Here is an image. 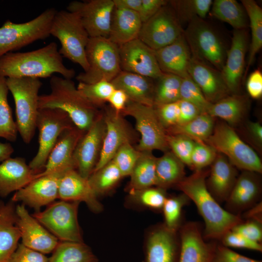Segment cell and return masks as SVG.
Segmentation results:
<instances>
[{"mask_svg": "<svg viewBox=\"0 0 262 262\" xmlns=\"http://www.w3.org/2000/svg\"><path fill=\"white\" fill-rule=\"evenodd\" d=\"M208 172L200 170L185 177L176 186L195 204L205 223L204 238L219 239L234 226L243 221L240 215L223 208L208 190Z\"/></svg>", "mask_w": 262, "mask_h": 262, "instance_id": "obj_1", "label": "cell"}, {"mask_svg": "<svg viewBox=\"0 0 262 262\" xmlns=\"http://www.w3.org/2000/svg\"><path fill=\"white\" fill-rule=\"evenodd\" d=\"M55 73L67 79L75 76L73 69L64 65L55 42L31 51L9 52L0 58V76L6 78H46Z\"/></svg>", "mask_w": 262, "mask_h": 262, "instance_id": "obj_2", "label": "cell"}, {"mask_svg": "<svg viewBox=\"0 0 262 262\" xmlns=\"http://www.w3.org/2000/svg\"><path fill=\"white\" fill-rule=\"evenodd\" d=\"M50 92L39 95V109H58L65 112L74 124L86 132L101 112L76 87L72 79L56 76L50 80Z\"/></svg>", "mask_w": 262, "mask_h": 262, "instance_id": "obj_3", "label": "cell"}, {"mask_svg": "<svg viewBox=\"0 0 262 262\" xmlns=\"http://www.w3.org/2000/svg\"><path fill=\"white\" fill-rule=\"evenodd\" d=\"M6 83L15 103L16 123L23 142L29 144L36 129L39 91L42 82L38 78H7Z\"/></svg>", "mask_w": 262, "mask_h": 262, "instance_id": "obj_4", "label": "cell"}, {"mask_svg": "<svg viewBox=\"0 0 262 262\" xmlns=\"http://www.w3.org/2000/svg\"><path fill=\"white\" fill-rule=\"evenodd\" d=\"M50 34L59 40L61 45L59 52L62 57L79 65L84 71L88 69L85 49L90 37L76 13L57 11Z\"/></svg>", "mask_w": 262, "mask_h": 262, "instance_id": "obj_5", "label": "cell"}, {"mask_svg": "<svg viewBox=\"0 0 262 262\" xmlns=\"http://www.w3.org/2000/svg\"><path fill=\"white\" fill-rule=\"evenodd\" d=\"M88 68L76 78L80 82H111L121 71L119 47L103 37H90L85 49Z\"/></svg>", "mask_w": 262, "mask_h": 262, "instance_id": "obj_6", "label": "cell"}, {"mask_svg": "<svg viewBox=\"0 0 262 262\" xmlns=\"http://www.w3.org/2000/svg\"><path fill=\"white\" fill-rule=\"evenodd\" d=\"M204 142L217 152L224 155L236 168L262 173V163L260 157L228 124L216 125L212 135Z\"/></svg>", "mask_w": 262, "mask_h": 262, "instance_id": "obj_7", "label": "cell"}, {"mask_svg": "<svg viewBox=\"0 0 262 262\" xmlns=\"http://www.w3.org/2000/svg\"><path fill=\"white\" fill-rule=\"evenodd\" d=\"M57 11L54 8H48L34 19L22 23L6 21L0 27V58L36 41L49 37Z\"/></svg>", "mask_w": 262, "mask_h": 262, "instance_id": "obj_8", "label": "cell"}, {"mask_svg": "<svg viewBox=\"0 0 262 262\" xmlns=\"http://www.w3.org/2000/svg\"><path fill=\"white\" fill-rule=\"evenodd\" d=\"M183 34L192 57L221 71L227 51L220 37L203 19L195 17L188 22Z\"/></svg>", "mask_w": 262, "mask_h": 262, "instance_id": "obj_9", "label": "cell"}, {"mask_svg": "<svg viewBox=\"0 0 262 262\" xmlns=\"http://www.w3.org/2000/svg\"><path fill=\"white\" fill-rule=\"evenodd\" d=\"M75 125L68 115L58 109H39L36 121L38 130L39 147L29 166L33 172H42L49 156L60 134L66 129Z\"/></svg>", "mask_w": 262, "mask_h": 262, "instance_id": "obj_10", "label": "cell"}, {"mask_svg": "<svg viewBox=\"0 0 262 262\" xmlns=\"http://www.w3.org/2000/svg\"><path fill=\"white\" fill-rule=\"evenodd\" d=\"M133 117L140 138L136 148L139 151L158 150L165 152L169 148L167 133L162 125L154 106H148L129 100L121 113Z\"/></svg>", "mask_w": 262, "mask_h": 262, "instance_id": "obj_11", "label": "cell"}, {"mask_svg": "<svg viewBox=\"0 0 262 262\" xmlns=\"http://www.w3.org/2000/svg\"><path fill=\"white\" fill-rule=\"evenodd\" d=\"M79 202L61 200L32 214L41 225L63 242H83L78 221Z\"/></svg>", "mask_w": 262, "mask_h": 262, "instance_id": "obj_12", "label": "cell"}, {"mask_svg": "<svg viewBox=\"0 0 262 262\" xmlns=\"http://www.w3.org/2000/svg\"><path fill=\"white\" fill-rule=\"evenodd\" d=\"M183 33L181 23L168 2L143 23L138 38L155 50L173 43Z\"/></svg>", "mask_w": 262, "mask_h": 262, "instance_id": "obj_13", "label": "cell"}, {"mask_svg": "<svg viewBox=\"0 0 262 262\" xmlns=\"http://www.w3.org/2000/svg\"><path fill=\"white\" fill-rule=\"evenodd\" d=\"M101 110L106 129L99 158L94 171L111 161L123 145L127 143L132 144L137 139L136 132L122 114L109 105H104Z\"/></svg>", "mask_w": 262, "mask_h": 262, "instance_id": "obj_14", "label": "cell"}, {"mask_svg": "<svg viewBox=\"0 0 262 262\" xmlns=\"http://www.w3.org/2000/svg\"><path fill=\"white\" fill-rule=\"evenodd\" d=\"M115 7L113 0L72 1L67 10L76 13L90 37H108Z\"/></svg>", "mask_w": 262, "mask_h": 262, "instance_id": "obj_15", "label": "cell"}, {"mask_svg": "<svg viewBox=\"0 0 262 262\" xmlns=\"http://www.w3.org/2000/svg\"><path fill=\"white\" fill-rule=\"evenodd\" d=\"M105 123L102 110L90 128L80 139L73 159L76 170L88 179L98 162L105 132Z\"/></svg>", "mask_w": 262, "mask_h": 262, "instance_id": "obj_16", "label": "cell"}, {"mask_svg": "<svg viewBox=\"0 0 262 262\" xmlns=\"http://www.w3.org/2000/svg\"><path fill=\"white\" fill-rule=\"evenodd\" d=\"M122 71L157 80L163 72L158 64L154 50L137 38L119 46Z\"/></svg>", "mask_w": 262, "mask_h": 262, "instance_id": "obj_17", "label": "cell"}, {"mask_svg": "<svg viewBox=\"0 0 262 262\" xmlns=\"http://www.w3.org/2000/svg\"><path fill=\"white\" fill-rule=\"evenodd\" d=\"M70 170V169H69ZM67 171H60L36 177L25 186L16 192L11 200L40 211L45 205L52 203L58 197L60 179Z\"/></svg>", "mask_w": 262, "mask_h": 262, "instance_id": "obj_18", "label": "cell"}, {"mask_svg": "<svg viewBox=\"0 0 262 262\" xmlns=\"http://www.w3.org/2000/svg\"><path fill=\"white\" fill-rule=\"evenodd\" d=\"M16 213L22 244L45 255L52 252L59 242L58 239L30 214L24 204L17 205Z\"/></svg>", "mask_w": 262, "mask_h": 262, "instance_id": "obj_19", "label": "cell"}, {"mask_svg": "<svg viewBox=\"0 0 262 262\" xmlns=\"http://www.w3.org/2000/svg\"><path fill=\"white\" fill-rule=\"evenodd\" d=\"M187 72L211 103L229 95L221 71L211 66L192 56Z\"/></svg>", "mask_w": 262, "mask_h": 262, "instance_id": "obj_20", "label": "cell"}, {"mask_svg": "<svg viewBox=\"0 0 262 262\" xmlns=\"http://www.w3.org/2000/svg\"><path fill=\"white\" fill-rule=\"evenodd\" d=\"M75 125L65 130L51 150L43 171L35 177L51 173L75 169L73 156L76 147L85 133Z\"/></svg>", "mask_w": 262, "mask_h": 262, "instance_id": "obj_21", "label": "cell"}, {"mask_svg": "<svg viewBox=\"0 0 262 262\" xmlns=\"http://www.w3.org/2000/svg\"><path fill=\"white\" fill-rule=\"evenodd\" d=\"M180 232L178 262H211L216 245L206 242L196 223H186Z\"/></svg>", "mask_w": 262, "mask_h": 262, "instance_id": "obj_22", "label": "cell"}, {"mask_svg": "<svg viewBox=\"0 0 262 262\" xmlns=\"http://www.w3.org/2000/svg\"><path fill=\"white\" fill-rule=\"evenodd\" d=\"M247 48V34L246 29L234 30L231 46L227 52L225 64L221 71L230 93H236L239 89Z\"/></svg>", "mask_w": 262, "mask_h": 262, "instance_id": "obj_23", "label": "cell"}, {"mask_svg": "<svg viewBox=\"0 0 262 262\" xmlns=\"http://www.w3.org/2000/svg\"><path fill=\"white\" fill-rule=\"evenodd\" d=\"M97 197L88 179L82 177L75 169L67 170L61 177L58 197L61 200L84 202L93 212L98 213L103 207Z\"/></svg>", "mask_w": 262, "mask_h": 262, "instance_id": "obj_24", "label": "cell"}, {"mask_svg": "<svg viewBox=\"0 0 262 262\" xmlns=\"http://www.w3.org/2000/svg\"><path fill=\"white\" fill-rule=\"evenodd\" d=\"M257 173L244 171L238 177L226 201L228 212L234 214L246 211L259 202L261 194L260 180Z\"/></svg>", "mask_w": 262, "mask_h": 262, "instance_id": "obj_25", "label": "cell"}, {"mask_svg": "<svg viewBox=\"0 0 262 262\" xmlns=\"http://www.w3.org/2000/svg\"><path fill=\"white\" fill-rule=\"evenodd\" d=\"M176 232L164 225L151 232L146 245L145 262H178L180 241Z\"/></svg>", "mask_w": 262, "mask_h": 262, "instance_id": "obj_26", "label": "cell"}, {"mask_svg": "<svg viewBox=\"0 0 262 262\" xmlns=\"http://www.w3.org/2000/svg\"><path fill=\"white\" fill-rule=\"evenodd\" d=\"M206 181L210 193L219 204L226 202L238 178L236 168L218 153Z\"/></svg>", "mask_w": 262, "mask_h": 262, "instance_id": "obj_27", "label": "cell"}, {"mask_svg": "<svg viewBox=\"0 0 262 262\" xmlns=\"http://www.w3.org/2000/svg\"><path fill=\"white\" fill-rule=\"evenodd\" d=\"M154 52L163 73L181 78L189 76L187 69L192 55L183 33L173 43L154 50Z\"/></svg>", "mask_w": 262, "mask_h": 262, "instance_id": "obj_28", "label": "cell"}, {"mask_svg": "<svg viewBox=\"0 0 262 262\" xmlns=\"http://www.w3.org/2000/svg\"><path fill=\"white\" fill-rule=\"evenodd\" d=\"M22 157H10L0 164V196L4 197L22 188L35 178Z\"/></svg>", "mask_w": 262, "mask_h": 262, "instance_id": "obj_29", "label": "cell"}, {"mask_svg": "<svg viewBox=\"0 0 262 262\" xmlns=\"http://www.w3.org/2000/svg\"><path fill=\"white\" fill-rule=\"evenodd\" d=\"M153 79L133 73L121 71L111 82L123 90L131 101L153 106L155 84Z\"/></svg>", "mask_w": 262, "mask_h": 262, "instance_id": "obj_30", "label": "cell"}, {"mask_svg": "<svg viewBox=\"0 0 262 262\" xmlns=\"http://www.w3.org/2000/svg\"><path fill=\"white\" fill-rule=\"evenodd\" d=\"M142 24L137 13L115 5L108 38L119 47L138 38Z\"/></svg>", "mask_w": 262, "mask_h": 262, "instance_id": "obj_31", "label": "cell"}, {"mask_svg": "<svg viewBox=\"0 0 262 262\" xmlns=\"http://www.w3.org/2000/svg\"><path fill=\"white\" fill-rule=\"evenodd\" d=\"M16 207L12 200H0V262L8 261L21 238L16 225Z\"/></svg>", "mask_w": 262, "mask_h": 262, "instance_id": "obj_32", "label": "cell"}, {"mask_svg": "<svg viewBox=\"0 0 262 262\" xmlns=\"http://www.w3.org/2000/svg\"><path fill=\"white\" fill-rule=\"evenodd\" d=\"M184 165L171 151L164 152L156 159L155 186L165 190L176 185L185 178Z\"/></svg>", "mask_w": 262, "mask_h": 262, "instance_id": "obj_33", "label": "cell"}, {"mask_svg": "<svg viewBox=\"0 0 262 262\" xmlns=\"http://www.w3.org/2000/svg\"><path fill=\"white\" fill-rule=\"evenodd\" d=\"M156 159L152 151H140L139 157L130 175L128 191L155 186Z\"/></svg>", "mask_w": 262, "mask_h": 262, "instance_id": "obj_34", "label": "cell"}, {"mask_svg": "<svg viewBox=\"0 0 262 262\" xmlns=\"http://www.w3.org/2000/svg\"><path fill=\"white\" fill-rule=\"evenodd\" d=\"M247 107L245 97L237 95L227 96L217 102L212 103L207 114L212 117H218L228 125L238 123L242 118Z\"/></svg>", "mask_w": 262, "mask_h": 262, "instance_id": "obj_35", "label": "cell"}, {"mask_svg": "<svg viewBox=\"0 0 262 262\" xmlns=\"http://www.w3.org/2000/svg\"><path fill=\"white\" fill-rule=\"evenodd\" d=\"M211 15L226 22L235 30L246 29L248 17L242 5L235 0H215L213 2Z\"/></svg>", "mask_w": 262, "mask_h": 262, "instance_id": "obj_36", "label": "cell"}, {"mask_svg": "<svg viewBox=\"0 0 262 262\" xmlns=\"http://www.w3.org/2000/svg\"><path fill=\"white\" fill-rule=\"evenodd\" d=\"M49 262H98L91 249L83 242H59Z\"/></svg>", "mask_w": 262, "mask_h": 262, "instance_id": "obj_37", "label": "cell"}, {"mask_svg": "<svg viewBox=\"0 0 262 262\" xmlns=\"http://www.w3.org/2000/svg\"><path fill=\"white\" fill-rule=\"evenodd\" d=\"M241 1L249 19L251 30L247 70L254 63L256 54L262 47V9L253 0H242Z\"/></svg>", "mask_w": 262, "mask_h": 262, "instance_id": "obj_38", "label": "cell"}, {"mask_svg": "<svg viewBox=\"0 0 262 262\" xmlns=\"http://www.w3.org/2000/svg\"><path fill=\"white\" fill-rule=\"evenodd\" d=\"M213 117L207 113L200 114L193 120L182 125H177L166 130L167 134H182L195 142H204L214 129Z\"/></svg>", "mask_w": 262, "mask_h": 262, "instance_id": "obj_39", "label": "cell"}, {"mask_svg": "<svg viewBox=\"0 0 262 262\" xmlns=\"http://www.w3.org/2000/svg\"><path fill=\"white\" fill-rule=\"evenodd\" d=\"M122 178L120 171L111 160L103 167L94 171L88 181L98 196L111 191Z\"/></svg>", "mask_w": 262, "mask_h": 262, "instance_id": "obj_40", "label": "cell"}, {"mask_svg": "<svg viewBox=\"0 0 262 262\" xmlns=\"http://www.w3.org/2000/svg\"><path fill=\"white\" fill-rule=\"evenodd\" d=\"M157 80L154 87L153 106L180 100L181 78L174 74L163 73Z\"/></svg>", "mask_w": 262, "mask_h": 262, "instance_id": "obj_41", "label": "cell"}, {"mask_svg": "<svg viewBox=\"0 0 262 262\" xmlns=\"http://www.w3.org/2000/svg\"><path fill=\"white\" fill-rule=\"evenodd\" d=\"M8 91L6 78L0 76V137L13 142L16 140L18 131L8 101Z\"/></svg>", "mask_w": 262, "mask_h": 262, "instance_id": "obj_42", "label": "cell"}, {"mask_svg": "<svg viewBox=\"0 0 262 262\" xmlns=\"http://www.w3.org/2000/svg\"><path fill=\"white\" fill-rule=\"evenodd\" d=\"M212 0H180L169 1L176 16L181 21L189 22L195 17L205 18L209 12Z\"/></svg>", "mask_w": 262, "mask_h": 262, "instance_id": "obj_43", "label": "cell"}, {"mask_svg": "<svg viewBox=\"0 0 262 262\" xmlns=\"http://www.w3.org/2000/svg\"><path fill=\"white\" fill-rule=\"evenodd\" d=\"M77 89L93 105L101 109L115 90L111 82L101 81L94 83L79 82Z\"/></svg>", "mask_w": 262, "mask_h": 262, "instance_id": "obj_44", "label": "cell"}, {"mask_svg": "<svg viewBox=\"0 0 262 262\" xmlns=\"http://www.w3.org/2000/svg\"><path fill=\"white\" fill-rule=\"evenodd\" d=\"M130 198L137 204L152 209H162L165 202V189L156 187L129 191Z\"/></svg>", "mask_w": 262, "mask_h": 262, "instance_id": "obj_45", "label": "cell"}, {"mask_svg": "<svg viewBox=\"0 0 262 262\" xmlns=\"http://www.w3.org/2000/svg\"><path fill=\"white\" fill-rule=\"evenodd\" d=\"M189 199L184 194L176 196L167 197L163 209L164 224L168 229L176 231L179 228L182 207Z\"/></svg>", "mask_w": 262, "mask_h": 262, "instance_id": "obj_46", "label": "cell"}, {"mask_svg": "<svg viewBox=\"0 0 262 262\" xmlns=\"http://www.w3.org/2000/svg\"><path fill=\"white\" fill-rule=\"evenodd\" d=\"M180 100L189 102L196 106L201 114L207 113L212 103L209 102L200 89L190 77L182 78Z\"/></svg>", "mask_w": 262, "mask_h": 262, "instance_id": "obj_47", "label": "cell"}, {"mask_svg": "<svg viewBox=\"0 0 262 262\" xmlns=\"http://www.w3.org/2000/svg\"><path fill=\"white\" fill-rule=\"evenodd\" d=\"M167 142L171 151L185 165L191 167V158L195 141L184 135L167 134Z\"/></svg>", "mask_w": 262, "mask_h": 262, "instance_id": "obj_48", "label": "cell"}, {"mask_svg": "<svg viewBox=\"0 0 262 262\" xmlns=\"http://www.w3.org/2000/svg\"><path fill=\"white\" fill-rule=\"evenodd\" d=\"M140 154L132 144L127 143L116 152L112 161L117 167L123 177L130 176Z\"/></svg>", "mask_w": 262, "mask_h": 262, "instance_id": "obj_49", "label": "cell"}, {"mask_svg": "<svg viewBox=\"0 0 262 262\" xmlns=\"http://www.w3.org/2000/svg\"><path fill=\"white\" fill-rule=\"evenodd\" d=\"M217 152L211 146L205 142H196L191 155V168L197 171L211 165Z\"/></svg>", "mask_w": 262, "mask_h": 262, "instance_id": "obj_50", "label": "cell"}, {"mask_svg": "<svg viewBox=\"0 0 262 262\" xmlns=\"http://www.w3.org/2000/svg\"><path fill=\"white\" fill-rule=\"evenodd\" d=\"M222 245L228 247L247 249L262 251V244L251 241L231 230L226 232L220 239Z\"/></svg>", "mask_w": 262, "mask_h": 262, "instance_id": "obj_51", "label": "cell"}, {"mask_svg": "<svg viewBox=\"0 0 262 262\" xmlns=\"http://www.w3.org/2000/svg\"><path fill=\"white\" fill-rule=\"evenodd\" d=\"M179 101L154 106L158 118L165 131L178 123L180 115Z\"/></svg>", "mask_w": 262, "mask_h": 262, "instance_id": "obj_52", "label": "cell"}, {"mask_svg": "<svg viewBox=\"0 0 262 262\" xmlns=\"http://www.w3.org/2000/svg\"><path fill=\"white\" fill-rule=\"evenodd\" d=\"M262 222L255 220L242 222L231 230L253 242L261 243L262 241Z\"/></svg>", "mask_w": 262, "mask_h": 262, "instance_id": "obj_53", "label": "cell"}, {"mask_svg": "<svg viewBox=\"0 0 262 262\" xmlns=\"http://www.w3.org/2000/svg\"><path fill=\"white\" fill-rule=\"evenodd\" d=\"M7 262H49V258L21 243L18 244Z\"/></svg>", "mask_w": 262, "mask_h": 262, "instance_id": "obj_54", "label": "cell"}, {"mask_svg": "<svg viewBox=\"0 0 262 262\" xmlns=\"http://www.w3.org/2000/svg\"><path fill=\"white\" fill-rule=\"evenodd\" d=\"M211 262H262L240 254L222 245H216Z\"/></svg>", "mask_w": 262, "mask_h": 262, "instance_id": "obj_55", "label": "cell"}, {"mask_svg": "<svg viewBox=\"0 0 262 262\" xmlns=\"http://www.w3.org/2000/svg\"><path fill=\"white\" fill-rule=\"evenodd\" d=\"M168 2L165 0H142L141 7L138 14L142 23L150 19Z\"/></svg>", "mask_w": 262, "mask_h": 262, "instance_id": "obj_56", "label": "cell"}, {"mask_svg": "<svg viewBox=\"0 0 262 262\" xmlns=\"http://www.w3.org/2000/svg\"><path fill=\"white\" fill-rule=\"evenodd\" d=\"M249 95L254 99L262 96V73L259 69L253 71L249 76L246 84Z\"/></svg>", "mask_w": 262, "mask_h": 262, "instance_id": "obj_57", "label": "cell"}, {"mask_svg": "<svg viewBox=\"0 0 262 262\" xmlns=\"http://www.w3.org/2000/svg\"><path fill=\"white\" fill-rule=\"evenodd\" d=\"M179 104L180 115L177 125L185 124L201 114L197 108L189 102L180 99L179 101Z\"/></svg>", "mask_w": 262, "mask_h": 262, "instance_id": "obj_58", "label": "cell"}, {"mask_svg": "<svg viewBox=\"0 0 262 262\" xmlns=\"http://www.w3.org/2000/svg\"><path fill=\"white\" fill-rule=\"evenodd\" d=\"M129 100V98L125 92L121 89L115 88L109 97L107 102L116 112L121 113Z\"/></svg>", "mask_w": 262, "mask_h": 262, "instance_id": "obj_59", "label": "cell"}, {"mask_svg": "<svg viewBox=\"0 0 262 262\" xmlns=\"http://www.w3.org/2000/svg\"><path fill=\"white\" fill-rule=\"evenodd\" d=\"M248 134L255 144L259 147L262 145V126L258 122H249L247 125Z\"/></svg>", "mask_w": 262, "mask_h": 262, "instance_id": "obj_60", "label": "cell"}, {"mask_svg": "<svg viewBox=\"0 0 262 262\" xmlns=\"http://www.w3.org/2000/svg\"><path fill=\"white\" fill-rule=\"evenodd\" d=\"M115 5L139 13L142 0H113Z\"/></svg>", "mask_w": 262, "mask_h": 262, "instance_id": "obj_61", "label": "cell"}, {"mask_svg": "<svg viewBox=\"0 0 262 262\" xmlns=\"http://www.w3.org/2000/svg\"><path fill=\"white\" fill-rule=\"evenodd\" d=\"M262 201L259 202L246 211L244 213V217L248 220H255L262 222Z\"/></svg>", "mask_w": 262, "mask_h": 262, "instance_id": "obj_62", "label": "cell"}, {"mask_svg": "<svg viewBox=\"0 0 262 262\" xmlns=\"http://www.w3.org/2000/svg\"><path fill=\"white\" fill-rule=\"evenodd\" d=\"M14 151V148L10 143L0 142V162L10 158Z\"/></svg>", "mask_w": 262, "mask_h": 262, "instance_id": "obj_63", "label": "cell"}]
</instances>
